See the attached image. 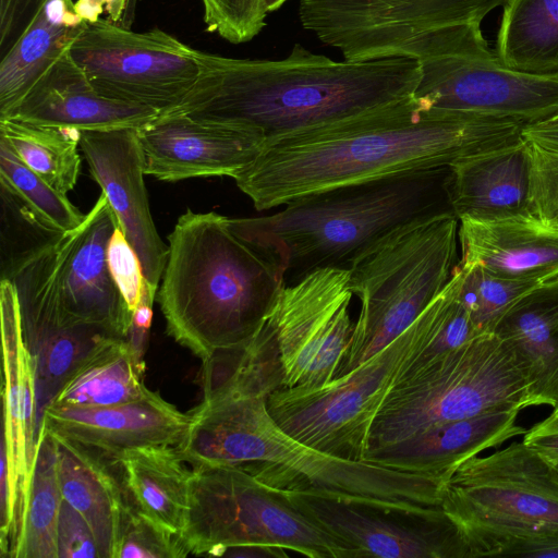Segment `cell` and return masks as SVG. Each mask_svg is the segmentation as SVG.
Here are the masks:
<instances>
[{
  "label": "cell",
  "mask_w": 558,
  "mask_h": 558,
  "mask_svg": "<svg viewBox=\"0 0 558 558\" xmlns=\"http://www.w3.org/2000/svg\"><path fill=\"white\" fill-rule=\"evenodd\" d=\"M526 125L432 107L413 94L267 138L234 178L262 211L329 189L454 161L523 140Z\"/></svg>",
  "instance_id": "1"
},
{
  "label": "cell",
  "mask_w": 558,
  "mask_h": 558,
  "mask_svg": "<svg viewBox=\"0 0 558 558\" xmlns=\"http://www.w3.org/2000/svg\"><path fill=\"white\" fill-rule=\"evenodd\" d=\"M199 74L160 114L258 130L265 138L340 120L413 94L416 60L333 61L295 44L284 59H233L196 50Z\"/></svg>",
  "instance_id": "2"
},
{
  "label": "cell",
  "mask_w": 558,
  "mask_h": 558,
  "mask_svg": "<svg viewBox=\"0 0 558 558\" xmlns=\"http://www.w3.org/2000/svg\"><path fill=\"white\" fill-rule=\"evenodd\" d=\"M267 397L229 396L190 411L177 446L192 469L235 466L280 492H305L404 510L441 507L439 477L351 461L295 440L270 416Z\"/></svg>",
  "instance_id": "3"
},
{
  "label": "cell",
  "mask_w": 558,
  "mask_h": 558,
  "mask_svg": "<svg viewBox=\"0 0 558 558\" xmlns=\"http://www.w3.org/2000/svg\"><path fill=\"white\" fill-rule=\"evenodd\" d=\"M168 240L158 290L168 335L203 362L253 337L287 284L281 266L216 213L187 210Z\"/></svg>",
  "instance_id": "4"
},
{
  "label": "cell",
  "mask_w": 558,
  "mask_h": 558,
  "mask_svg": "<svg viewBox=\"0 0 558 558\" xmlns=\"http://www.w3.org/2000/svg\"><path fill=\"white\" fill-rule=\"evenodd\" d=\"M449 177V167L397 173L308 194L272 215L228 218V225L276 260L291 284L317 269H348L395 229L452 213Z\"/></svg>",
  "instance_id": "5"
},
{
  "label": "cell",
  "mask_w": 558,
  "mask_h": 558,
  "mask_svg": "<svg viewBox=\"0 0 558 558\" xmlns=\"http://www.w3.org/2000/svg\"><path fill=\"white\" fill-rule=\"evenodd\" d=\"M459 219L438 214L403 225L350 263L349 287L361 303L335 377L398 338L446 287L459 263Z\"/></svg>",
  "instance_id": "6"
},
{
  "label": "cell",
  "mask_w": 558,
  "mask_h": 558,
  "mask_svg": "<svg viewBox=\"0 0 558 558\" xmlns=\"http://www.w3.org/2000/svg\"><path fill=\"white\" fill-rule=\"evenodd\" d=\"M531 405L512 352L494 333H482L397 380L374 418L366 451L436 424Z\"/></svg>",
  "instance_id": "7"
},
{
  "label": "cell",
  "mask_w": 558,
  "mask_h": 558,
  "mask_svg": "<svg viewBox=\"0 0 558 558\" xmlns=\"http://www.w3.org/2000/svg\"><path fill=\"white\" fill-rule=\"evenodd\" d=\"M506 0H299L302 26L347 61L408 58L418 62L454 51L480 32Z\"/></svg>",
  "instance_id": "8"
},
{
  "label": "cell",
  "mask_w": 558,
  "mask_h": 558,
  "mask_svg": "<svg viewBox=\"0 0 558 558\" xmlns=\"http://www.w3.org/2000/svg\"><path fill=\"white\" fill-rule=\"evenodd\" d=\"M441 508L471 558L492 557L507 541L558 535V470L515 441L459 464L444 483Z\"/></svg>",
  "instance_id": "9"
},
{
  "label": "cell",
  "mask_w": 558,
  "mask_h": 558,
  "mask_svg": "<svg viewBox=\"0 0 558 558\" xmlns=\"http://www.w3.org/2000/svg\"><path fill=\"white\" fill-rule=\"evenodd\" d=\"M180 538L194 555L221 556L228 547L267 544L310 558H351L281 492L235 466L193 469Z\"/></svg>",
  "instance_id": "10"
},
{
  "label": "cell",
  "mask_w": 558,
  "mask_h": 558,
  "mask_svg": "<svg viewBox=\"0 0 558 558\" xmlns=\"http://www.w3.org/2000/svg\"><path fill=\"white\" fill-rule=\"evenodd\" d=\"M423 335L421 313L398 338L353 371L318 387L272 391L266 399L270 416L283 432L310 448L363 461L374 418Z\"/></svg>",
  "instance_id": "11"
},
{
  "label": "cell",
  "mask_w": 558,
  "mask_h": 558,
  "mask_svg": "<svg viewBox=\"0 0 558 558\" xmlns=\"http://www.w3.org/2000/svg\"><path fill=\"white\" fill-rule=\"evenodd\" d=\"M102 96L166 112L178 105L199 74L196 50L154 27L133 32L108 19L86 23L69 49Z\"/></svg>",
  "instance_id": "12"
},
{
  "label": "cell",
  "mask_w": 558,
  "mask_h": 558,
  "mask_svg": "<svg viewBox=\"0 0 558 558\" xmlns=\"http://www.w3.org/2000/svg\"><path fill=\"white\" fill-rule=\"evenodd\" d=\"M420 63L414 95L432 107L525 125L558 112V73L531 74L507 68L483 38Z\"/></svg>",
  "instance_id": "13"
},
{
  "label": "cell",
  "mask_w": 558,
  "mask_h": 558,
  "mask_svg": "<svg viewBox=\"0 0 558 558\" xmlns=\"http://www.w3.org/2000/svg\"><path fill=\"white\" fill-rule=\"evenodd\" d=\"M349 269L322 268L286 284L266 316L277 339L284 387H318L335 378L349 344Z\"/></svg>",
  "instance_id": "14"
},
{
  "label": "cell",
  "mask_w": 558,
  "mask_h": 558,
  "mask_svg": "<svg viewBox=\"0 0 558 558\" xmlns=\"http://www.w3.org/2000/svg\"><path fill=\"white\" fill-rule=\"evenodd\" d=\"M281 493L347 547L351 558H471L464 535L441 507L413 511L314 493Z\"/></svg>",
  "instance_id": "15"
},
{
  "label": "cell",
  "mask_w": 558,
  "mask_h": 558,
  "mask_svg": "<svg viewBox=\"0 0 558 558\" xmlns=\"http://www.w3.org/2000/svg\"><path fill=\"white\" fill-rule=\"evenodd\" d=\"M64 236L65 232L10 280L36 379L46 391L58 390L83 360L112 336L97 327L75 324L64 310L59 280Z\"/></svg>",
  "instance_id": "16"
},
{
  "label": "cell",
  "mask_w": 558,
  "mask_h": 558,
  "mask_svg": "<svg viewBox=\"0 0 558 558\" xmlns=\"http://www.w3.org/2000/svg\"><path fill=\"white\" fill-rule=\"evenodd\" d=\"M0 292L3 354L1 452L8 464L11 507L9 538L20 539L40 423L35 363L24 340L19 300L12 281L1 280Z\"/></svg>",
  "instance_id": "17"
},
{
  "label": "cell",
  "mask_w": 558,
  "mask_h": 558,
  "mask_svg": "<svg viewBox=\"0 0 558 558\" xmlns=\"http://www.w3.org/2000/svg\"><path fill=\"white\" fill-rule=\"evenodd\" d=\"M80 146L94 180L134 248L149 287L157 292L169 246L154 225L144 183L145 157L137 129L82 130Z\"/></svg>",
  "instance_id": "18"
},
{
  "label": "cell",
  "mask_w": 558,
  "mask_h": 558,
  "mask_svg": "<svg viewBox=\"0 0 558 558\" xmlns=\"http://www.w3.org/2000/svg\"><path fill=\"white\" fill-rule=\"evenodd\" d=\"M145 174L175 182L189 178H235L258 156L266 138L256 129L159 114L137 128Z\"/></svg>",
  "instance_id": "19"
},
{
  "label": "cell",
  "mask_w": 558,
  "mask_h": 558,
  "mask_svg": "<svg viewBox=\"0 0 558 558\" xmlns=\"http://www.w3.org/2000/svg\"><path fill=\"white\" fill-rule=\"evenodd\" d=\"M118 227L101 193L83 222L65 232L59 280L64 310L75 324L126 338L132 312L108 264V244Z\"/></svg>",
  "instance_id": "20"
},
{
  "label": "cell",
  "mask_w": 558,
  "mask_h": 558,
  "mask_svg": "<svg viewBox=\"0 0 558 558\" xmlns=\"http://www.w3.org/2000/svg\"><path fill=\"white\" fill-rule=\"evenodd\" d=\"M191 413L181 412L150 389L141 398L109 407H47L41 415L51 433L118 460L148 447L178 446L189 432Z\"/></svg>",
  "instance_id": "21"
},
{
  "label": "cell",
  "mask_w": 558,
  "mask_h": 558,
  "mask_svg": "<svg viewBox=\"0 0 558 558\" xmlns=\"http://www.w3.org/2000/svg\"><path fill=\"white\" fill-rule=\"evenodd\" d=\"M159 112L99 94L69 50L34 84L11 116L31 124L82 130L141 128Z\"/></svg>",
  "instance_id": "22"
},
{
  "label": "cell",
  "mask_w": 558,
  "mask_h": 558,
  "mask_svg": "<svg viewBox=\"0 0 558 558\" xmlns=\"http://www.w3.org/2000/svg\"><path fill=\"white\" fill-rule=\"evenodd\" d=\"M519 412L496 410L436 424L400 441L367 450L363 461L436 476L445 483L465 460L524 435L527 429L517 424Z\"/></svg>",
  "instance_id": "23"
},
{
  "label": "cell",
  "mask_w": 558,
  "mask_h": 558,
  "mask_svg": "<svg viewBox=\"0 0 558 558\" xmlns=\"http://www.w3.org/2000/svg\"><path fill=\"white\" fill-rule=\"evenodd\" d=\"M460 262L490 274L541 283L558 278V228L535 215L459 218Z\"/></svg>",
  "instance_id": "24"
},
{
  "label": "cell",
  "mask_w": 558,
  "mask_h": 558,
  "mask_svg": "<svg viewBox=\"0 0 558 558\" xmlns=\"http://www.w3.org/2000/svg\"><path fill=\"white\" fill-rule=\"evenodd\" d=\"M51 434L56 441L63 499L89 523L99 558H116L122 521L133 505L121 463L80 442Z\"/></svg>",
  "instance_id": "25"
},
{
  "label": "cell",
  "mask_w": 558,
  "mask_h": 558,
  "mask_svg": "<svg viewBox=\"0 0 558 558\" xmlns=\"http://www.w3.org/2000/svg\"><path fill=\"white\" fill-rule=\"evenodd\" d=\"M490 333L512 352L526 379L532 405L558 407V278L519 296Z\"/></svg>",
  "instance_id": "26"
},
{
  "label": "cell",
  "mask_w": 558,
  "mask_h": 558,
  "mask_svg": "<svg viewBox=\"0 0 558 558\" xmlns=\"http://www.w3.org/2000/svg\"><path fill=\"white\" fill-rule=\"evenodd\" d=\"M448 184L457 218L531 215L527 141L461 158L449 166Z\"/></svg>",
  "instance_id": "27"
},
{
  "label": "cell",
  "mask_w": 558,
  "mask_h": 558,
  "mask_svg": "<svg viewBox=\"0 0 558 558\" xmlns=\"http://www.w3.org/2000/svg\"><path fill=\"white\" fill-rule=\"evenodd\" d=\"M87 22L73 0H46L0 60V120L11 116L40 76L71 47Z\"/></svg>",
  "instance_id": "28"
},
{
  "label": "cell",
  "mask_w": 558,
  "mask_h": 558,
  "mask_svg": "<svg viewBox=\"0 0 558 558\" xmlns=\"http://www.w3.org/2000/svg\"><path fill=\"white\" fill-rule=\"evenodd\" d=\"M135 507L151 521L180 536L189 513L193 469L177 446L148 447L118 459Z\"/></svg>",
  "instance_id": "29"
},
{
  "label": "cell",
  "mask_w": 558,
  "mask_h": 558,
  "mask_svg": "<svg viewBox=\"0 0 558 558\" xmlns=\"http://www.w3.org/2000/svg\"><path fill=\"white\" fill-rule=\"evenodd\" d=\"M144 360L126 338L104 339L71 373L48 407L88 409L116 405L143 397Z\"/></svg>",
  "instance_id": "30"
},
{
  "label": "cell",
  "mask_w": 558,
  "mask_h": 558,
  "mask_svg": "<svg viewBox=\"0 0 558 558\" xmlns=\"http://www.w3.org/2000/svg\"><path fill=\"white\" fill-rule=\"evenodd\" d=\"M284 387L276 336L263 322L247 341L215 352L203 362V400L229 396L268 397Z\"/></svg>",
  "instance_id": "31"
},
{
  "label": "cell",
  "mask_w": 558,
  "mask_h": 558,
  "mask_svg": "<svg viewBox=\"0 0 558 558\" xmlns=\"http://www.w3.org/2000/svg\"><path fill=\"white\" fill-rule=\"evenodd\" d=\"M496 56L507 68L558 73V0H506Z\"/></svg>",
  "instance_id": "32"
},
{
  "label": "cell",
  "mask_w": 558,
  "mask_h": 558,
  "mask_svg": "<svg viewBox=\"0 0 558 558\" xmlns=\"http://www.w3.org/2000/svg\"><path fill=\"white\" fill-rule=\"evenodd\" d=\"M62 500L56 441L40 424L17 558H58L57 530Z\"/></svg>",
  "instance_id": "33"
},
{
  "label": "cell",
  "mask_w": 558,
  "mask_h": 558,
  "mask_svg": "<svg viewBox=\"0 0 558 558\" xmlns=\"http://www.w3.org/2000/svg\"><path fill=\"white\" fill-rule=\"evenodd\" d=\"M0 136L54 190L65 195L73 190L81 170L78 130L8 119L0 120Z\"/></svg>",
  "instance_id": "34"
},
{
  "label": "cell",
  "mask_w": 558,
  "mask_h": 558,
  "mask_svg": "<svg viewBox=\"0 0 558 558\" xmlns=\"http://www.w3.org/2000/svg\"><path fill=\"white\" fill-rule=\"evenodd\" d=\"M422 315L423 338L404 361L398 379L482 335L460 299L454 270L446 287L425 307Z\"/></svg>",
  "instance_id": "35"
},
{
  "label": "cell",
  "mask_w": 558,
  "mask_h": 558,
  "mask_svg": "<svg viewBox=\"0 0 558 558\" xmlns=\"http://www.w3.org/2000/svg\"><path fill=\"white\" fill-rule=\"evenodd\" d=\"M0 204V275L1 280H12L21 268L64 232L44 221L1 181Z\"/></svg>",
  "instance_id": "36"
},
{
  "label": "cell",
  "mask_w": 558,
  "mask_h": 558,
  "mask_svg": "<svg viewBox=\"0 0 558 558\" xmlns=\"http://www.w3.org/2000/svg\"><path fill=\"white\" fill-rule=\"evenodd\" d=\"M0 181L10 186L44 221L63 232L77 228L85 218L65 194L54 190L27 167L1 136Z\"/></svg>",
  "instance_id": "37"
},
{
  "label": "cell",
  "mask_w": 558,
  "mask_h": 558,
  "mask_svg": "<svg viewBox=\"0 0 558 558\" xmlns=\"http://www.w3.org/2000/svg\"><path fill=\"white\" fill-rule=\"evenodd\" d=\"M459 295L480 333H490L501 314L535 282L495 276L477 264L459 260L454 268Z\"/></svg>",
  "instance_id": "38"
},
{
  "label": "cell",
  "mask_w": 558,
  "mask_h": 558,
  "mask_svg": "<svg viewBox=\"0 0 558 558\" xmlns=\"http://www.w3.org/2000/svg\"><path fill=\"white\" fill-rule=\"evenodd\" d=\"M187 555L180 536L151 521L134 504L128 509L116 558H181Z\"/></svg>",
  "instance_id": "39"
},
{
  "label": "cell",
  "mask_w": 558,
  "mask_h": 558,
  "mask_svg": "<svg viewBox=\"0 0 558 558\" xmlns=\"http://www.w3.org/2000/svg\"><path fill=\"white\" fill-rule=\"evenodd\" d=\"M206 31L231 44L252 40L266 26L263 0H201Z\"/></svg>",
  "instance_id": "40"
},
{
  "label": "cell",
  "mask_w": 558,
  "mask_h": 558,
  "mask_svg": "<svg viewBox=\"0 0 558 558\" xmlns=\"http://www.w3.org/2000/svg\"><path fill=\"white\" fill-rule=\"evenodd\" d=\"M527 145L532 214L545 223L554 225L558 222V150L531 141Z\"/></svg>",
  "instance_id": "41"
},
{
  "label": "cell",
  "mask_w": 558,
  "mask_h": 558,
  "mask_svg": "<svg viewBox=\"0 0 558 558\" xmlns=\"http://www.w3.org/2000/svg\"><path fill=\"white\" fill-rule=\"evenodd\" d=\"M110 271L131 312L140 304L146 279L137 254L118 227L108 244Z\"/></svg>",
  "instance_id": "42"
},
{
  "label": "cell",
  "mask_w": 558,
  "mask_h": 558,
  "mask_svg": "<svg viewBox=\"0 0 558 558\" xmlns=\"http://www.w3.org/2000/svg\"><path fill=\"white\" fill-rule=\"evenodd\" d=\"M58 558L98 557L94 532L86 519L62 500L57 530Z\"/></svg>",
  "instance_id": "43"
},
{
  "label": "cell",
  "mask_w": 558,
  "mask_h": 558,
  "mask_svg": "<svg viewBox=\"0 0 558 558\" xmlns=\"http://www.w3.org/2000/svg\"><path fill=\"white\" fill-rule=\"evenodd\" d=\"M46 0H0V58L22 36Z\"/></svg>",
  "instance_id": "44"
},
{
  "label": "cell",
  "mask_w": 558,
  "mask_h": 558,
  "mask_svg": "<svg viewBox=\"0 0 558 558\" xmlns=\"http://www.w3.org/2000/svg\"><path fill=\"white\" fill-rule=\"evenodd\" d=\"M494 556L558 558V535L507 541L495 548Z\"/></svg>",
  "instance_id": "45"
},
{
  "label": "cell",
  "mask_w": 558,
  "mask_h": 558,
  "mask_svg": "<svg viewBox=\"0 0 558 558\" xmlns=\"http://www.w3.org/2000/svg\"><path fill=\"white\" fill-rule=\"evenodd\" d=\"M156 293L146 281L142 300L132 312V322L126 339L141 360H143L146 351Z\"/></svg>",
  "instance_id": "46"
},
{
  "label": "cell",
  "mask_w": 558,
  "mask_h": 558,
  "mask_svg": "<svg viewBox=\"0 0 558 558\" xmlns=\"http://www.w3.org/2000/svg\"><path fill=\"white\" fill-rule=\"evenodd\" d=\"M526 446L535 450L553 465L558 462V416L550 414L524 434Z\"/></svg>",
  "instance_id": "47"
},
{
  "label": "cell",
  "mask_w": 558,
  "mask_h": 558,
  "mask_svg": "<svg viewBox=\"0 0 558 558\" xmlns=\"http://www.w3.org/2000/svg\"><path fill=\"white\" fill-rule=\"evenodd\" d=\"M286 548L277 545L247 544L228 547L221 556L244 558H284L288 557Z\"/></svg>",
  "instance_id": "48"
},
{
  "label": "cell",
  "mask_w": 558,
  "mask_h": 558,
  "mask_svg": "<svg viewBox=\"0 0 558 558\" xmlns=\"http://www.w3.org/2000/svg\"><path fill=\"white\" fill-rule=\"evenodd\" d=\"M523 137L542 146L558 150V128L543 124L526 125Z\"/></svg>",
  "instance_id": "49"
},
{
  "label": "cell",
  "mask_w": 558,
  "mask_h": 558,
  "mask_svg": "<svg viewBox=\"0 0 558 558\" xmlns=\"http://www.w3.org/2000/svg\"><path fill=\"white\" fill-rule=\"evenodd\" d=\"M137 0H106V12L113 16L133 22Z\"/></svg>",
  "instance_id": "50"
},
{
  "label": "cell",
  "mask_w": 558,
  "mask_h": 558,
  "mask_svg": "<svg viewBox=\"0 0 558 558\" xmlns=\"http://www.w3.org/2000/svg\"><path fill=\"white\" fill-rule=\"evenodd\" d=\"M288 0H263L264 7L267 11V13L277 11L281 8L283 3H286Z\"/></svg>",
  "instance_id": "51"
},
{
  "label": "cell",
  "mask_w": 558,
  "mask_h": 558,
  "mask_svg": "<svg viewBox=\"0 0 558 558\" xmlns=\"http://www.w3.org/2000/svg\"><path fill=\"white\" fill-rule=\"evenodd\" d=\"M536 124H543V125H547V126L558 128V112L556 114H554L551 118H549L543 122L536 123Z\"/></svg>",
  "instance_id": "52"
},
{
  "label": "cell",
  "mask_w": 558,
  "mask_h": 558,
  "mask_svg": "<svg viewBox=\"0 0 558 558\" xmlns=\"http://www.w3.org/2000/svg\"><path fill=\"white\" fill-rule=\"evenodd\" d=\"M551 414H554V415L558 416V407H557V408H555V409H553Z\"/></svg>",
  "instance_id": "53"
},
{
  "label": "cell",
  "mask_w": 558,
  "mask_h": 558,
  "mask_svg": "<svg viewBox=\"0 0 558 558\" xmlns=\"http://www.w3.org/2000/svg\"><path fill=\"white\" fill-rule=\"evenodd\" d=\"M551 226H554V227L558 228V222H556V223H554V225H551Z\"/></svg>",
  "instance_id": "54"
},
{
  "label": "cell",
  "mask_w": 558,
  "mask_h": 558,
  "mask_svg": "<svg viewBox=\"0 0 558 558\" xmlns=\"http://www.w3.org/2000/svg\"><path fill=\"white\" fill-rule=\"evenodd\" d=\"M554 465H555V468L558 470V462H557V463H555Z\"/></svg>",
  "instance_id": "55"
}]
</instances>
